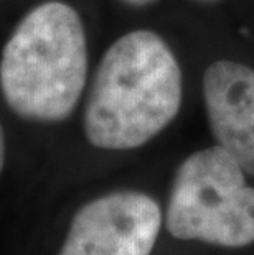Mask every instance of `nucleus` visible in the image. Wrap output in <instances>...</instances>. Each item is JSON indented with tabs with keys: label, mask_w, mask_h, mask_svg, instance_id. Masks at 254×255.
<instances>
[{
	"label": "nucleus",
	"mask_w": 254,
	"mask_h": 255,
	"mask_svg": "<svg viewBox=\"0 0 254 255\" xmlns=\"http://www.w3.org/2000/svg\"><path fill=\"white\" fill-rule=\"evenodd\" d=\"M182 69L170 46L149 30L126 33L102 56L84 109V133L102 150L147 143L177 117Z\"/></svg>",
	"instance_id": "1"
},
{
	"label": "nucleus",
	"mask_w": 254,
	"mask_h": 255,
	"mask_svg": "<svg viewBox=\"0 0 254 255\" xmlns=\"http://www.w3.org/2000/svg\"><path fill=\"white\" fill-rule=\"evenodd\" d=\"M86 79L88 45L76 10L50 0L25 15L0 59V86L10 109L30 121H64Z\"/></svg>",
	"instance_id": "2"
},
{
	"label": "nucleus",
	"mask_w": 254,
	"mask_h": 255,
	"mask_svg": "<svg viewBox=\"0 0 254 255\" xmlns=\"http://www.w3.org/2000/svg\"><path fill=\"white\" fill-rule=\"evenodd\" d=\"M182 241L240 249L254 242V188L230 153L215 145L178 166L165 216Z\"/></svg>",
	"instance_id": "3"
},
{
	"label": "nucleus",
	"mask_w": 254,
	"mask_h": 255,
	"mask_svg": "<svg viewBox=\"0 0 254 255\" xmlns=\"http://www.w3.org/2000/svg\"><path fill=\"white\" fill-rule=\"evenodd\" d=\"M160 226L162 211L149 194L109 193L74 214L59 255H150Z\"/></svg>",
	"instance_id": "4"
},
{
	"label": "nucleus",
	"mask_w": 254,
	"mask_h": 255,
	"mask_svg": "<svg viewBox=\"0 0 254 255\" xmlns=\"http://www.w3.org/2000/svg\"><path fill=\"white\" fill-rule=\"evenodd\" d=\"M203 99L216 145L254 176V68L231 59L212 63Z\"/></svg>",
	"instance_id": "5"
},
{
	"label": "nucleus",
	"mask_w": 254,
	"mask_h": 255,
	"mask_svg": "<svg viewBox=\"0 0 254 255\" xmlns=\"http://www.w3.org/2000/svg\"><path fill=\"white\" fill-rule=\"evenodd\" d=\"M3 165H5V138H3L2 126H0V173L3 170Z\"/></svg>",
	"instance_id": "6"
},
{
	"label": "nucleus",
	"mask_w": 254,
	"mask_h": 255,
	"mask_svg": "<svg viewBox=\"0 0 254 255\" xmlns=\"http://www.w3.org/2000/svg\"><path fill=\"white\" fill-rule=\"evenodd\" d=\"M124 2L129 3V5H134V7H144V5L152 3V2H155V0H124Z\"/></svg>",
	"instance_id": "7"
},
{
	"label": "nucleus",
	"mask_w": 254,
	"mask_h": 255,
	"mask_svg": "<svg viewBox=\"0 0 254 255\" xmlns=\"http://www.w3.org/2000/svg\"><path fill=\"white\" fill-rule=\"evenodd\" d=\"M202 3H216V2H221V0H198Z\"/></svg>",
	"instance_id": "8"
}]
</instances>
